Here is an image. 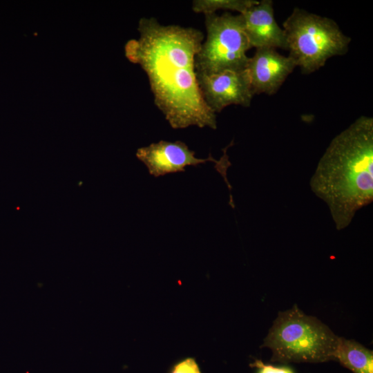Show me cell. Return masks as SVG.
Segmentation results:
<instances>
[{
	"mask_svg": "<svg viewBox=\"0 0 373 373\" xmlns=\"http://www.w3.org/2000/svg\"><path fill=\"white\" fill-rule=\"evenodd\" d=\"M338 341L326 325L294 305L278 314L261 347L271 350L274 362L322 363L335 360Z\"/></svg>",
	"mask_w": 373,
	"mask_h": 373,
	"instance_id": "cell-3",
	"label": "cell"
},
{
	"mask_svg": "<svg viewBox=\"0 0 373 373\" xmlns=\"http://www.w3.org/2000/svg\"><path fill=\"white\" fill-rule=\"evenodd\" d=\"M296 66L291 57L280 55L276 49L256 48L246 68L253 93L275 94Z\"/></svg>",
	"mask_w": 373,
	"mask_h": 373,
	"instance_id": "cell-8",
	"label": "cell"
},
{
	"mask_svg": "<svg viewBox=\"0 0 373 373\" xmlns=\"http://www.w3.org/2000/svg\"><path fill=\"white\" fill-rule=\"evenodd\" d=\"M258 1L256 0H194L192 10L196 13H216L220 10L236 11L243 13Z\"/></svg>",
	"mask_w": 373,
	"mask_h": 373,
	"instance_id": "cell-11",
	"label": "cell"
},
{
	"mask_svg": "<svg viewBox=\"0 0 373 373\" xmlns=\"http://www.w3.org/2000/svg\"><path fill=\"white\" fill-rule=\"evenodd\" d=\"M206 39L195 59V72L215 74L246 69L251 48L242 17L225 12L204 15Z\"/></svg>",
	"mask_w": 373,
	"mask_h": 373,
	"instance_id": "cell-5",
	"label": "cell"
},
{
	"mask_svg": "<svg viewBox=\"0 0 373 373\" xmlns=\"http://www.w3.org/2000/svg\"><path fill=\"white\" fill-rule=\"evenodd\" d=\"M137 157L147 167L154 177L168 173L182 172L187 166H198L207 162H213L219 166V173L226 179L225 170L229 165L225 153L220 160H216L211 155L205 159L198 158L195 152L181 142L160 140L149 146L141 147L136 153Z\"/></svg>",
	"mask_w": 373,
	"mask_h": 373,
	"instance_id": "cell-6",
	"label": "cell"
},
{
	"mask_svg": "<svg viewBox=\"0 0 373 373\" xmlns=\"http://www.w3.org/2000/svg\"><path fill=\"white\" fill-rule=\"evenodd\" d=\"M309 185L327 205L338 230L373 200V119L362 115L329 143Z\"/></svg>",
	"mask_w": 373,
	"mask_h": 373,
	"instance_id": "cell-2",
	"label": "cell"
},
{
	"mask_svg": "<svg viewBox=\"0 0 373 373\" xmlns=\"http://www.w3.org/2000/svg\"><path fill=\"white\" fill-rule=\"evenodd\" d=\"M283 26L289 56L305 74L318 70L334 56L345 54L351 42L333 19L298 8Z\"/></svg>",
	"mask_w": 373,
	"mask_h": 373,
	"instance_id": "cell-4",
	"label": "cell"
},
{
	"mask_svg": "<svg viewBox=\"0 0 373 373\" xmlns=\"http://www.w3.org/2000/svg\"><path fill=\"white\" fill-rule=\"evenodd\" d=\"M250 366L258 369L257 373H294V371L286 367H278L264 364L260 360H256Z\"/></svg>",
	"mask_w": 373,
	"mask_h": 373,
	"instance_id": "cell-13",
	"label": "cell"
},
{
	"mask_svg": "<svg viewBox=\"0 0 373 373\" xmlns=\"http://www.w3.org/2000/svg\"><path fill=\"white\" fill-rule=\"evenodd\" d=\"M140 37L128 41L127 58L146 73L154 103L175 129L190 126L216 129V114L205 103L197 80L195 59L204 35L191 27L140 19Z\"/></svg>",
	"mask_w": 373,
	"mask_h": 373,
	"instance_id": "cell-1",
	"label": "cell"
},
{
	"mask_svg": "<svg viewBox=\"0 0 373 373\" xmlns=\"http://www.w3.org/2000/svg\"><path fill=\"white\" fill-rule=\"evenodd\" d=\"M334 358L354 373H373V353L354 340L339 337Z\"/></svg>",
	"mask_w": 373,
	"mask_h": 373,
	"instance_id": "cell-10",
	"label": "cell"
},
{
	"mask_svg": "<svg viewBox=\"0 0 373 373\" xmlns=\"http://www.w3.org/2000/svg\"><path fill=\"white\" fill-rule=\"evenodd\" d=\"M196 77L205 103L216 114L230 105L250 106L254 94L246 69L209 75L196 73Z\"/></svg>",
	"mask_w": 373,
	"mask_h": 373,
	"instance_id": "cell-7",
	"label": "cell"
},
{
	"mask_svg": "<svg viewBox=\"0 0 373 373\" xmlns=\"http://www.w3.org/2000/svg\"><path fill=\"white\" fill-rule=\"evenodd\" d=\"M240 15L251 48L287 50L285 33L275 19L272 1H258Z\"/></svg>",
	"mask_w": 373,
	"mask_h": 373,
	"instance_id": "cell-9",
	"label": "cell"
},
{
	"mask_svg": "<svg viewBox=\"0 0 373 373\" xmlns=\"http://www.w3.org/2000/svg\"><path fill=\"white\" fill-rule=\"evenodd\" d=\"M168 373H202L196 359L191 356L182 358L170 367Z\"/></svg>",
	"mask_w": 373,
	"mask_h": 373,
	"instance_id": "cell-12",
	"label": "cell"
}]
</instances>
